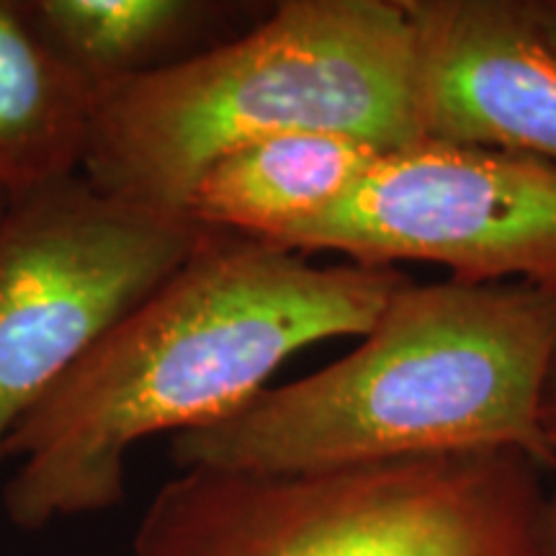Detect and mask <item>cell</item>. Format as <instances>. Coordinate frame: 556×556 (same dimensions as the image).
I'll use <instances>...</instances> for the list:
<instances>
[{
	"mask_svg": "<svg viewBox=\"0 0 556 556\" xmlns=\"http://www.w3.org/2000/svg\"><path fill=\"white\" fill-rule=\"evenodd\" d=\"M204 232L186 214L109 197L80 170L11 199L0 214V467L21 422Z\"/></svg>",
	"mask_w": 556,
	"mask_h": 556,
	"instance_id": "cell-5",
	"label": "cell"
},
{
	"mask_svg": "<svg viewBox=\"0 0 556 556\" xmlns=\"http://www.w3.org/2000/svg\"><path fill=\"white\" fill-rule=\"evenodd\" d=\"M541 556H556V495H546L541 516Z\"/></svg>",
	"mask_w": 556,
	"mask_h": 556,
	"instance_id": "cell-13",
	"label": "cell"
},
{
	"mask_svg": "<svg viewBox=\"0 0 556 556\" xmlns=\"http://www.w3.org/2000/svg\"><path fill=\"white\" fill-rule=\"evenodd\" d=\"M526 3L533 24L556 47V0H526Z\"/></svg>",
	"mask_w": 556,
	"mask_h": 556,
	"instance_id": "cell-12",
	"label": "cell"
},
{
	"mask_svg": "<svg viewBox=\"0 0 556 556\" xmlns=\"http://www.w3.org/2000/svg\"><path fill=\"white\" fill-rule=\"evenodd\" d=\"M11 199H13V193H9L5 189H0V214L5 212V206L11 204Z\"/></svg>",
	"mask_w": 556,
	"mask_h": 556,
	"instance_id": "cell-14",
	"label": "cell"
},
{
	"mask_svg": "<svg viewBox=\"0 0 556 556\" xmlns=\"http://www.w3.org/2000/svg\"><path fill=\"white\" fill-rule=\"evenodd\" d=\"M270 245L361 266L433 263L469 283L556 287V165L422 139L379 152L336 206Z\"/></svg>",
	"mask_w": 556,
	"mask_h": 556,
	"instance_id": "cell-6",
	"label": "cell"
},
{
	"mask_svg": "<svg viewBox=\"0 0 556 556\" xmlns=\"http://www.w3.org/2000/svg\"><path fill=\"white\" fill-rule=\"evenodd\" d=\"M96 90L54 58L16 0H0V189L13 197L78 173Z\"/></svg>",
	"mask_w": 556,
	"mask_h": 556,
	"instance_id": "cell-10",
	"label": "cell"
},
{
	"mask_svg": "<svg viewBox=\"0 0 556 556\" xmlns=\"http://www.w3.org/2000/svg\"><path fill=\"white\" fill-rule=\"evenodd\" d=\"M379 152L358 139L319 131L253 139L201 170L186 217L204 229L276 242L336 206Z\"/></svg>",
	"mask_w": 556,
	"mask_h": 556,
	"instance_id": "cell-9",
	"label": "cell"
},
{
	"mask_svg": "<svg viewBox=\"0 0 556 556\" xmlns=\"http://www.w3.org/2000/svg\"><path fill=\"white\" fill-rule=\"evenodd\" d=\"M409 278L206 229L189 261L21 422L3 490L18 531L111 510L127 458L152 435L240 413L302 348L361 338Z\"/></svg>",
	"mask_w": 556,
	"mask_h": 556,
	"instance_id": "cell-1",
	"label": "cell"
},
{
	"mask_svg": "<svg viewBox=\"0 0 556 556\" xmlns=\"http://www.w3.org/2000/svg\"><path fill=\"white\" fill-rule=\"evenodd\" d=\"M34 34L99 93L184 65L248 31L268 5L225 0H16Z\"/></svg>",
	"mask_w": 556,
	"mask_h": 556,
	"instance_id": "cell-8",
	"label": "cell"
},
{
	"mask_svg": "<svg viewBox=\"0 0 556 556\" xmlns=\"http://www.w3.org/2000/svg\"><path fill=\"white\" fill-rule=\"evenodd\" d=\"M541 430H544L546 446L552 451L554 464H556V356L546 379L544 402H541Z\"/></svg>",
	"mask_w": 556,
	"mask_h": 556,
	"instance_id": "cell-11",
	"label": "cell"
},
{
	"mask_svg": "<svg viewBox=\"0 0 556 556\" xmlns=\"http://www.w3.org/2000/svg\"><path fill=\"white\" fill-rule=\"evenodd\" d=\"M422 139L556 165V47L526 0H405Z\"/></svg>",
	"mask_w": 556,
	"mask_h": 556,
	"instance_id": "cell-7",
	"label": "cell"
},
{
	"mask_svg": "<svg viewBox=\"0 0 556 556\" xmlns=\"http://www.w3.org/2000/svg\"><path fill=\"white\" fill-rule=\"evenodd\" d=\"M291 131L381 152L422 142L405 0H281L184 65L99 90L80 173L109 197L186 214L212 160Z\"/></svg>",
	"mask_w": 556,
	"mask_h": 556,
	"instance_id": "cell-3",
	"label": "cell"
},
{
	"mask_svg": "<svg viewBox=\"0 0 556 556\" xmlns=\"http://www.w3.org/2000/svg\"><path fill=\"white\" fill-rule=\"evenodd\" d=\"M361 338L336 364L173 438L176 467L309 475L520 451L544 471L556 469L541 430L556 356V287L409 281Z\"/></svg>",
	"mask_w": 556,
	"mask_h": 556,
	"instance_id": "cell-2",
	"label": "cell"
},
{
	"mask_svg": "<svg viewBox=\"0 0 556 556\" xmlns=\"http://www.w3.org/2000/svg\"><path fill=\"white\" fill-rule=\"evenodd\" d=\"M544 469L471 451L309 475L184 469L129 556H541Z\"/></svg>",
	"mask_w": 556,
	"mask_h": 556,
	"instance_id": "cell-4",
	"label": "cell"
}]
</instances>
